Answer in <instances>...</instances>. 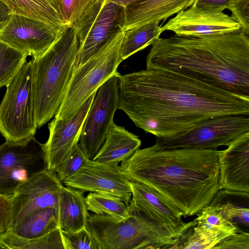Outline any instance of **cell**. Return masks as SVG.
<instances>
[{
    "label": "cell",
    "mask_w": 249,
    "mask_h": 249,
    "mask_svg": "<svg viewBox=\"0 0 249 249\" xmlns=\"http://www.w3.org/2000/svg\"><path fill=\"white\" fill-rule=\"evenodd\" d=\"M213 249H249V233L240 230L225 238Z\"/></svg>",
    "instance_id": "obj_35"
},
{
    "label": "cell",
    "mask_w": 249,
    "mask_h": 249,
    "mask_svg": "<svg viewBox=\"0 0 249 249\" xmlns=\"http://www.w3.org/2000/svg\"><path fill=\"white\" fill-rule=\"evenodd\" d=\"M141 143L138 136L114 123L92 160L99 163H120L140 149Z\"/></svg>",
    "instance_id": "obj_20"
},
{
    "label": "cell",
    "mask_w": 249,
    "mask_h": 249,
    "mask_svg": "<svg viewBox=\"0 0 249 249\" xmlns=\"http://www.w3.org/2000/svg\"><path fill=\"white\" fill-rule=\"evenodd\" d=\"M13 13L9 7L0 0V32L10 20Z\"/></svg>",
    "instance_id": "obj_38"
},
{
    "label": "cell",
    "mask_w": 249,
    "mask_h": 249,
    "mask_svg": "<svg viewBox=\"0 0 249 249\" xmlns=\"http://www.w3.org/2000/svg\"><path fill=\"white\" fill-rule=\"evenodd\" d=\"M59 228L57 209L50 207L31 211L11 225L7 231L22 238L42 236Z\"/></svg>",
    "instance_id": "obj_22"
},
{
    "label": "cell",
    "mask_w": 249,
    "mask_h": 249,
    "mask_svg": "<svg viewBox=\"0 0 249 249\" xmlns=\"http://www.w3.org/2000/svg\"><path fill=\"white\" fill-rule=\"evenodd\" d=\"M48 169L45 143L34 136L0 145V195L11 198L18 188Z\"/></svg>",
    "instance_id": "obj_9"
},
{
    "label": "cell",
    "mask_w": 249,
    "mask_h": 249,
    "mask_svg": "<svg viewBox=\"0 0 249 249\" xmlns=\"http://www.w3.org/2000/svg\"><path fill=\"white\" fill-rule=\"evenodd\" d=\"M125 7L110 0H94L73 25L79 46L76 68L93 56L115 34L123 30Z\"/></svg>",
    "instance_id": "obj_8"
},
{
    "label": "cell",
    "mask_w": 249,
    "mask_h": 249,
    "mask_svg": "<svg viewBox=\"0 0 249 249\" xmlns=\"http://www.w3.org/2000/svg\"><path fill=\"white\" fill-rule=\"evenodd\" d=\"M91 160L88 159L76 144L55 170L58 178L62 182L87 166Z\"/></svg>",
    "instance_id": "obj_30"
},
{
    "label": "cell",
    "mask_w": 249,
    "mask_h": 249,
    "mask_svg": "<svg viewBox=\"0 0 249 249\" xmlns=\"http://www.w3.org/2000/svg\"><path fill=\"white\" fill-rule=\"evenodd\" d=\"M12 213L11 198L0 195V232L3 234L9 229Z\"/></svg>",
    "instance_id": "obj_36"
},
{
    "label": "cell",
    "mask_w": 249,
    "mask_h": 249,
    "mask_svg": "<svg viewBox=\"0 0 249 249\" xmlns=\"http://www.w3.org/2000/svg\"><path fill=\"white\" fill-rule=\"evenodd\" d=\"M0 241L8 249H65L61 230L57 228L39 237L24 238L8 231L1 234Z\"/></svg>",
    "instance_id": "obj_25"
},
{
    "label": "cell",
    "mask_w": 249,
    "mask_h": 249,
    "mask_svg": "<svg viewBox=\"0 0 249 249\" xmlns=\"http://www.w3.org/2000/svg\"><path fill=\"white\" fill-rule=\"evenodd\" d=\"M83 193L62 186L57 207L59 228L62 231L74 232L86 226L89 213Z\"/></svg>",
    "instance_id": "obj_21"
},
{
    "label": "cell",
    "mask_w": 249,
    "mask_h": 249,
    "mask_svg": "<svg viewBox=\"0 0 249 249\" xmlns=\"http://www.w3.org/2000/svg\"><path fill=\"white\" fill-rule=\"evenodd\" d=\"M0 104V133L6 141L34 136L37 129L32 89V62L26 61L6 87Z\"/></svg>",
    "instance_id": "obj_7"
},
{
    "label": "cell",
    "mask_w": 249,
    "mask_h": 249,
    "mask_svg": "<svg viewBox=\"0 0 249 249\" xmlns=\"http://www.w3.org/2000/svg\"><path fill=\"white\" fill-rule=\"evenodd\" d=\"M196 0H139L125 7L123 30L160 22L191 6Z\"/></svg>",
    "instance_id": "obj_19"
},
{
    "label": "cell",
    "mask_w": 249,
    "mask_h": 249,
    "mask_svg": "<svg viewBox=\"0 0 249 249\" xmlns=\"http://www.w3.org/2000/svg\"><path fill=\"white\" fill-rule=\"evenodd\" d=\"M106 81L96 90L81 131L78 145L87 157L92 160L114 123L118 106V76Z\"/></svg>",
    "instance_id": "obj_11"
},
{
    "label": "cell",
    "mask_w": 249,
    "mask_h": 249,
    "mask_svg": "<svg viewBox=\"0 0 249 249\" xmlns=\"http://www.w3.org/2000/svg\"><path fill=\"white\" fill-rule=\"evenodd\" d=\"M65 29L41 21L13 14L0 32V40L17 50L36 58L43 54Z\"/></svg>",
    "instance_id": "obj_13"
},
{
    "label": "cell",
    "mask_w": 249,
    "mask_h": 249,
    "mask_svg": "<svg viewBox=\"0 0 249 249\" xmlns=\"http://www.w3.org/2000/svg\"><path fill=\"white\" fill-rule=\"evenodd\" d=\"M211 205L219 209L224 217L229 221L237 224H240L249 227V209L231 201L223 199L215 196Z\"/></svg>",
    "instance_id": "obj_32"
},
{
    "label": "cell",
    "mask_w": 249,
    "mask_h": 249,
    "mask_svg": "<svg viewBox=\"0 0 249 249\" xmlns=\"http://www.w3.org/2000/svg\"><path fill=\"white\" fill-rule=\"evenodd\" d=\"M65 249H102V247L86 226L74 232L62 231Z\"/></svg>",
    "instance_id": "obj_31"
},
{
    "label": "cell",
    "mask_w": 249,
    "mask_h": 249,
    "mask_svg": "<svg viewBox=\"0 0 249 249\" xmlns=\"http://www.w3.org/2000/svg\"><path fill=\"white\" fill-rule=\"evenodd\" d=\"M85 201L88 211L117 221L126 219L130 213L129 205L115 197L90 192L85 197Z\"/></svg>",
    "instance_id": "obj_26"
},
{
    "label": "cell",
    "mask_w": 249,
    "mask_h": 249,
    "mask_svg": "<svg viewBox=\"0 0 249 249\" xmlns=\"http://www.w3.org/2000/svg\"><path fill=\"white\" fill-rule=\"evenodd\" d=\"M219 152L154 145L137 150L120 168L131 181L154 190L176 214L186 217L208 206L220 190Z\"/></svg>",
    "instance_id": "obj_2"
},
{
    "label": "cell",
    "mask_w": 249,
    "mask_h": 249,
    "mask_svg": "<svg viewBox=\"0 0 249 249\" xmlns=\"http://www.w3.org/2000/svg\"><path fill=\"white\" fill-rule=\"evenodd\" d=\"M130 182L121 171L119 162L99 163L91 160L87 166L62 183L83 193L115 197L129 205L131 198Z\"/></svg>",
    "instance_id": "obj_12"
},
{
    "label": "cell",
    "mask_w": 249,
    "mask_h": 249,
    "mask_svg": "<svg viewBox=\"0 0 249 249\" xmlns=\"http://www.w3.org/2000/svg\"><path fill=\"white\" fill-rule=\"evenodd\" d=\"M124 36V31L112 36L93 56L75 68L54 118H71L103 83L120 74L117 68L123 61L120 50Z\"/></svg>",
    "instance_id": "obj_6"
},
{
    "label": "cell",
    "mask_w": 249,
    "mask_h": 249,
    "mask_svg": "<svg viewBox=\"0 0 249 249\" xmlns=\"http://www.w3.org/2000/svg\"><path fill=\"white\" fill-rule=\"evenodd\" d=\"M249 133V115H224L205 120L179 135L156 137L160 148H217L228 146L240 136Z\"/></svg>",
    "instance_id": "obj_10"
},
{
    "label": "cell",
    "mask_w": 249,
    "mask_h": 249,
    "mask_svg": "<svg viewBox=\"0 0 249 249\" xmlns=\"http://www.w3.org/2000/svg\"><path fill=\"white\" fill-rule=\"evenodd\" d=\"M230 234L217 229L197 223L177 249H213Z\"/></svg>",
    "instance_id": "obj_27"
},
{
    "label": "cell",
    "mask_w": 249,
    "mask_h": 249,
    "mask_svg": "<svg viewBox=\"0 0 249 249\" xmlns=\"http://www.w3.org/2000/svg\"><path fill=\"white\" fill-rule=\"evenodd\" d=\"M1 234V233L0 232V237ZM1 242V241H0V248H1V244H0Z\"/></svg>",
    "instance_id": "obj_40"
},
{
    "label": "cell",
    "mask_w": 249,
    "mask_h": 249,
    "mask_svg": "<svg viewBox=\"0 0 249 249\" xmlns=\"http://www.w3.org/2000/svg\"><path fill=\"white\" fill-rule=\"evenodd\" d=\"M27 56L26 53L0 40V89L10 83Z\"/></svg>",
    "instance_id": "obj_28"
},
{
    "label": "cell",
    "mask_w": 249,
    "mask_h": 249,
    "mask_svg": "<svg viewBox=\"0 0 249 249\" xmlns=\"http://www.w3.org/2000/svg\"><path fill=\"white\" fill-rule=\"evenodd\" d=\"M94 92L69 119L54 118L49 124V137L45 143L48 169L55 171L78 143L84 121L93 100Z\"/></svg>",
    "instance_id": "obj_17"
},
{
    "label": "cell",
    "mask_w": 249,
    "mask_h": 249,
    "mask_svg": "<svg viewBox=\"0 0 249 249\" xmlns=\"http://www.w3.org/2000/svg\"><path fill=\"white\" fill-rule=\"evenodd\" d=\"M227 9L232 18L241 26V30L249 35V0H234Z\"/></svg>",
    "instance_id": "obj_34"
},
{
    "label": "cell",
    "mask_w": 249,
    "mask_h": 249,
    "mask_svg": "<svg viewBox=\"0 0 249 249\" xmlns=\"http://www.w3.org/2000/svg\"><path fill=\"white\" fill-rule=\"evenodd\" d=\"M118 109L146 133L168 138L209 118L249 115V97L180 73L150 67L119 75Z\"/></svg>",
    "instance_id": "obj_1"
},
{
    "label": "cell",
    "mask_w": 249,
    "mask_h": 249,
    "mask_svg": "<svg viewBox=\"0 0 249 249\" xmlns=\"http://www.w3.org/2000/svg\"><path fill=\"white\" fill-rule=\"evenodd\" d=\"M146 68L164 69L249 97V37L241 29L222 34L173 35L151 45Z\"/></svg>",
    "instance_id": "obj_3"
},
{
    "label": "cell",
    "mask_w": 249,
    "mask_h": 249,
    "mask_svg": "<svg viewBox=\"0 0 249 249\" xmlns=\"http://www.w3.org/2000/svg\"><path fill=\"white\" fill-rule=\"evenodd\" d=\"M234 0H196L193 4L197 7L223 11Z\"/></svg>",
    "instance_id": "obj_37"
},
{
    "label": "cell",
    "mask_w": 249,
    "mask_h": 249,
    "mask_svg": "<svg viewBox=\"0 0 249 249\" xmlns=\"http://www.w3.org/2000/svg\"><path fill=\"white\" fill-rule=\"evenodd\" d=\"M94 0H58L61 18L66 27L73 26Z\"/></svg>",
    "instance_id": "obj_33"
},
{
    "label": "cell",
    "mask_w": 249,
    "mask_h": 249,
    "mask_svg": "<svg viewBox=\"0 0 249 249\" xmlns=\"http://www.w3.org/2000/svg\"><path fill=\"white\" fill-rule=\"evenodd\" d=\"M131 210L140 212L178 240L180 243L197 222L194 219L184 222L159 198L157 193L148 187L131 181ZM179 243V244H180Z\"/></svg>",
    "instance_id": "obj_16"
},
{
    "label": "cell",
    "mask_w": 249,
    "mask_h": 249,
    "mask_svg": "<svg viewBox=\"0 0 249 249\" xmlns=\"http://www.w3.org/2000/svg\"><path fill=\"white\" fill-rule=\"evenodd\" d=\"M86 227L102 249H176L180 243L144 214L134 210H130L128 217L122 221L89 214Z\"/></svg>",
    "instance_id": "obj_5"
},
{
    "label": "cell",
    "mask_w": 249,
    "mask_h": 249,
    "mask_svg": "<svg viewBox=\"0 0 249 249\" xmlns=\"http://www.w3.org/2000/svg\"><path fill=\"white\" fill-rule=\"evenodd\" d=\"M218 161L220 189L249 193V133L220 150Z\"/></svg>",
    "instance_id": "obj_18"
},
{
    "label": "cell",
    "mask_w": 249,
    "mask_h": 249,
    "mask_svg": "<svg viewBox=\"0 0 249 249\" xmlns=\"http://www.w3.org/2000/svg\"><path fill=\"white\" fill-rule=\"evenodd\" d=\"M195 219L197 223L233 234L240 229L236 224L226 219L221 212L213 205L209 204L204 208Z\"/></svg>",
    "instance_id": "obj_29"
},
{
    "label": "cell",
    "mask_w": 249,
    "mask_h": 249,
    "mask_svg": "<svg viewBox=\"0 0 249 249\" xmlns=\"http://www.w3.org/2000/svg\"><path fill=\"white\" fill-rule=\"evenodd\" d=\"M78 46L74 26L66 27L43 54L32 60L37 129L55 116L61 104L76 68Z\"/></svg>",
    "instance_id": "obj_4"
},
{
    "label": "cell",
    "mask_w": 249,
    "mask_h": 249,
    "mask_svg": "<svg viewBox=\"0 0 249 249\" xmlns=\"http://www.w3.org/2000/svg\"><path fill=\"white\" fill-rule=\"evenodd\" d=\"M62 186L56 172L48 169L26 181L11 198L12 213L10 226L31 211L50 207L57 209Z\"/></svg>",
    "instance_id": "obj_14"
},
{
    "label": "cell",
    "mask_w": 249,
    "mask_h": 249,
    "mask_svg": "<svg viewBox=\"0 0 249 249\" xmlns=\"http://www.w3.org/2000/svg\"><path fill=\"white\" fill-rule=\"evenodd\" d=\"M13 14L41 21L60 29H65L58 0H1Z\"/></svg>",
    "instance_id": "obj_23"
},
{
    "label": "cell",
    "mask_w": 249,
    "mask_h": 249,
    "mask_svg": "<svg viewBox=\"0 0 249 249\" xmlns=\"http://www.w3.org/2000/svg\"><path fill=\"white\" fill-rule=\"evenodd\" d=\"M160 22L147 23L124 31L120 54L123 60L151 45L160 38L161 25Z\"/></svg>",
    "instance_id": "obj_24"
},
{
    "label": "cell",
    "mask_w": 249,
    "mask_h": 249,
    "mask_svg": "<svg viewBox=\"0 0 249 249\" xmlns=\"http://www.w3.org/2000/svg\"><path fill=\"white\" fill-rule=\"evenodd\" d=\"M118 5L126 7L128 5L139 0H110Z\"/></svg>",
    "instance_id": "obj_39"
},
{
    "label": "cell",
    "mask_w": 249,
    "mask_h": 249,
    "mask_svg": "<svg viewBox=\"0 0 249 249\" xmlns=\"http://www.w3.org/2000/svg\"><path fill=\"white\" fill-rule=\"evenodd\" d=\"M241 30L240 25L223 11L192 5L170 19L160 30L179 36L222 34Z\"/></svg>",
    "instance_id": "obj_15"
}]
</instances>
